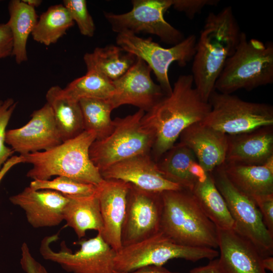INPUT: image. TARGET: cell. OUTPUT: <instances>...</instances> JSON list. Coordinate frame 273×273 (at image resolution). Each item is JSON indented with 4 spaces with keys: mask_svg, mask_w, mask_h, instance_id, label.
<instances>
[{
    "mask_svg": "<svg viewBox=\"0 0 273 273\" xmlns=\"http://www.w3.org/2000/svg\"><path fill=\"white\" fill-rule=\"evenodd\" d=\"M20 264L26 273H49L46 268L32 255L27 243L21 247Z\"/></svg>",
    "mask_w": 273,
    "mask_h": 273,
    "instance_id": "cell-36",
    "label": "cell"
},
{
    "mask_svg": "<svg viewBox=\"0 0 273 273\" xmlns=\"http://www.w3.org/2000/svg\"><path fill=\"white\" fill-rule=\"evenodd\" d=\"M63 5L68 10L73 21L76 22L81 34L92 37L95 25L85 0H64Z\"/></svg>",
    "mask_w": 273,
    "mask_h": 273,
    "instance_id": "cell-33",
    "label": "cell"
},
{
    "mask_svg": "<svg viewBox=\"0 0 273 273\" xmlns=\"http://www.w3.org/2000/svg\"><path fill=\"white\" fill-rule=\"evenodd\" d=\"M151 71L143 60L136 58L128 71L113 81L114 92L109 100L113 109L131 105L146 112L166 96L160 86L152 80Z\"/></svg>",
    "mask_w": 273,
    "mask_h": 273,
    "instance_id": "cell-14",
    "label": "cell"
},
{
    "mask_svg": "<svg viewBox=\"0 0 273 273\" xmlns=\"http://www.w3.org/2000/svg\"><path fill=\"white\" fill-rule=\"evenodd\" d=\"M254 202L260 211L266 228L273 235V194L257 198Z\"/></svg>",
    "mask_w": 273,
    "mask_h": 273,
    "instance_id": "cell-37",
    "label": "cell"
},
{
    "mask_svg": "<svg viewBox=\"0 0 273 273\" xmlns=\"http://www.w3.org/2000/svg\"><path fill=\"white\" fill-rule=\"evenodd\" d=\"M116 42L123 51L142 59L149 66L158 84L168 96L172 89L168 74L169 68L174 62L184 67L193 59L197 38L195 34H191L172 47L165 48L150 37L144 38L131 33L121 32L117 33Z\"/></svg>",
    "mask_w": 273,
    "mask_h": 273,
    "instance_id": "cell-10",
    "label": "cell"
},
{
    "mask_svg": "<svg viewBox=\"0 0 273 273\" xmlns=\"http://www.w3.org/2000/svg\"><path fill=\"white\" fill-rule=\"evenodd\" d=\"M262 264L265 269L273 271V257L268 256L262 258Z\"/></svg>",
    "mask_w": 273,
    "mask_h": 273,
    "instance_id": "cell-42",
    "label": "cell"
},
{
    "mask_svg": "<svg viewBox=\"0 0 273 273\" xmlns=\"http://www.w3.org/2000/svg\"><path fill=\"white\" fill-rule=\"evenodd\" d=\"M131 10L123 14L104 12L112 31L119 33H148L157 36L168 44L175 45L185 39L183 33L167 22L164 13L172 0H133Z\"/></svg>",
    "mask_w": 273,
    "mask_h": 273,
    "instance_id": "cell-11",
    "label": "cell"
},
{
    "mask_svg": "<svg viewBox=\"0 0 273 273\" xmlns=\"http://www.w3.org/2000/svg\"><path fill=\"white\" fill-rule=\"evenodd\" d=\"M114 273H181L179 272H173L169 270L163 266L159 265H148L139 268L134 271L130 272H117Z\"/></svg>",
    "mask_w": 273,
    "mask_h": 273,
    "instance_id": "cell-40",
    "label": "cell"
},
{
    "mask_svg": "<svg viewBox=\"0 0 273 273\" xmlns=\"http://www.w3.org/2000/svg\"><path fill=\"white\" fill-rule=\"evenodd\" d=\"M241 31L231 6L209 13L197 40L192 71L195 87L208 102L227 59L235 52Z\"/></svg>",
    "mask_w": 273,
    "mask_h": 273,
    "instance_id": "cell-2",
    "label": "cell"
},
{
    "mask_svg": "<svg viewBox=\"0 0 273 273\" xmlns=\"http://www.w3.org/2000/svg\"><path fill=\"white\" fill-rule=\"evenodd\" d=\"M7 22L13 38L12 55L20 64L27 60V42L37 22L35 9L20 0H12L8 5Z\"/></svg>",
    "mask_w": 273,
    "mask_h": 273,
    "instance_id": "cell-27",
    "label": "cell"
},
{
    "mask_svg": "<svg viewBox=\"0 0 273 273\" xmlns=\"http://www.w3.org/2000/svg\"><path fill=\"white\" fill-rule=\"evenodd\" d=\"M273 83V43L248 39L241 32L239 42L226 60L215 84L218 92L232 94L238 90H252Z\"/></svg>",
    "mask_w": 273,
    "mask_h": 273,
    "instance_id": "cell-5",
    "label": "cell"
},
{
    "mask_svg": "<svg viewBox=\"0 0 273 273\" xmlns=\"http://www.w3.org/2000/svg\"><path fill=\"white\" fill-rule=\"evenodd\" d=\"M58 238V235L44 237L41 241L39 252L45 260L60 265L71 273H114V251L98 235L77 244L80 246L75 253L65 246L59 251H54L51 243Z\"/></svg>",
    "mask_w": 273,
    "mask_h": 273,
    "instance_id": "cell-12",
    "label": "cell"
},
{
    "mask_svg": "<svg viewBox=\"0 0 273 273\" xmlns=\"http://www.w3.org/2000/svg\"><path fill=\"white\" fill-rule=\"evenodd\" d=\"M100 172L104 179L121 180L150 192L162 193L182 188L161 174L151 154L125 159Z\"/></svg>",
    "mask_w": 273,
    "mask_h": 273,
    "instance_id": "cell-17",
    "label": "cell"
},
{
    "mask_svg": "<svg viewBox=\"0 0 273 273\" xmlns=\"http://www.w3.org/2000/svg\"><path fill=\"white\" fill-rule=\"evenodd\" d=\"M29 187L35 190H53L72 197L93 195L96 193L98 187L63 176H57L52 180H33Z\"/></svg>",
    "mask_w": 273,
    "mask_h": 273,
    "instance_id": "cell-32",
    "label": "cell"
},
{
    "mask_svg": "<svg viewBox=\"0 0 273 273\" xmlns=\"http://www.w3.org/2000/svg\"><path fill=\"white\" fill-rule=\"evenodd\" d=\"M84 130L95 133L96 140L108 136L113 129L111 113L113 108L109 99L83 98L79 101Z\"/></svg>",
    "mask_w": 273,
    "mask_h": 273,
    "instance_id": "cell-30",
    "label": "cell"
},
{
    "mask_svg": "<svg viewBox=\"0 0 273 273\" xmlns=\"http://www.w3.org/2000/svg\"><path fill=\"white\" fill-rule=\"evenodd\" d=\"M22 1L26 5L34 9L35 8L39 7L42 3V1L41 0H22Z\"/></svg>",
    "mask_w": 273,
    "mask_h": 273,
    "instance_id": "cell-43",
    "label": "cell"
},
{
    "mask_svg": "<svg viewBox=\"0 0 273 273\" xmlns=\"http://www.w3.org/2000/svg\"><path fill=\"white\" fill-rule=\"evenodd\" d=\"M219 2L218 0H172V6L192 19L206 6L217 5Z\"/></svg>",
    "mask_w": 273,
    "mask_h": 273,
    "instance_id": "cell-35",
    "label": "cell"
},
{
    "mask_svg": "<svg viewBox=\"0 0 273 273\" xmlns=\"http://www.w3.org/2000/svg\"><path fill=\"white\" fill-rule=\"evenodd\" d=\"M223 167L233 186L254 201L273 194V157L261 165L224 164Z\"/></svg>",
    "mask_w": 273,
    "mask_h": 273,
    "instance_id": "cell-22",
    "label": "cell"
},
{
    "mask_svg": "<svg viewBox=\"0 0 273 273\" xmlns=\"http://www.w3.org/2000/svg\"><path fill=\"white\" fill-rule=\"evenodd\" d=\"M190 273H222L220 268L218 259H214L206 265L195 267Z\"/></svg>",
    "mask_w": 273,
    "mask_h": 273,
    "instance_id": "cell-39",
    "label": "cell"
},
{
    "mask_svg": "<svg viewBox=\"0 0 273 273\" xmlns=\"http://www.w3.org/2000/svg\"><path fill=\"white\" fill-rule=\"evenodd\" d=\"M191 192L203 212L217 228L233 229V219L211 173L197 180Z\"/></svg>",
    "mask_w": 273,
    "mask_h": 273,
    "instance_id": "cell-26",
    "label": "cell"
},
{
    "mask_svg": "<svg viewBox=\"0 0 273 273\" xmlns=\"http://www.w3.org/2000/svg\"><path fill=\"white\" fill-rule=\"evenodd\" d=\"M63 89L69 97L77 101L83 98L109 99L114 92L112 81L93 71H87Z\"/></svg>",
    "mask_w": 273,
    "mask_h": 273,
    "instance_id": "cell-31",
    "label": "cell"
},
{
    "mask_svg": "<svg viewBox=\"0 0 273 273\" xmlns=\"http://www.w3.org/2000/svg\"><path fill=\"white\" fill-rule=\"evenodd\" d=\"M136 59L135 56L115 45L97 47L83 56L87 71L97 72L112 81L124 74Z\"/></svg>",
    "mask_w": 273,
    "mask_h": 273,
    "instance_id": "cell-25",
    "label": "cell"
},
{
    "mask_svg": "<svg viewBox=\"0 0 273 273\" xmlns=\"http://www.w3.org/2000/svg\"><path fill=\"white\" fill-rule=\"evenodd\" d=\"M196 160L192 151L178 143L167 151L156 163L165 178L191 191L197 180L191 174L190 168Z\"/></svg>",
    "mask_w": 273,
    "mask_h": 273,
    "instance_id": "cell-28",
    "label": "cell"
},
{
    "mask_svg": "<svg viewBox=\"0 0 273 273\" xmlns=\"http://www.w3.org/2000/svg\"><path fill=\"white\" fill-rule=\"evenodd\" d=\"M25 212L34 228L56 226L63 221V211L69 198L55 191L35 190L29 186L9 198Z\"/></svg>",
    "mask_w": 273,
    "mask_h": 273,
    "instance_id": "cell-18",
    "label": "cell"
},
{
    "mask_svg": "<svg viewBox=\"0 0 273 273\" xmlns=\"http://www.w3.org/2000/svg\"><path fill=\"white\" fill-rule=\"evenodd\" d=\"M273 126L227 135L224 164L258 165L273 157Z\"/></svg>",
    "mask_w": 273,
    "mask_h": 273,
    "instance_id": "cell-21",
    "label": "cell"
},
{
    "mask_svg": "<svg viewBox=\"0 0 273 273\" xmlns=\"http://www.w3.org/2000/svg\"><path fill=\"white\" fill-rule=\"evenodd\" d=\"M63 142L50 105L34 111L23 126L7 130L6 143L20 155L49 150Z\"/></svg>",
    "mask_w": 273,
    "mask_h": 273,
    "instance_id": "cell-15",
    "label": "cell"
},
{
    "mask_svg": "<svg viewBox=\"0 0 273 273\" xmlns=\"http://www.w3.org/2000/svg\"><path fill=\"white\" fill-rule=\"evenodd\" d=\"M211 173L233 219V230L252 243L263 258L271 256L273 235L266 228L254 201L233 186L225 173L223 165Z\"/></svg>",
    "mask_w": 273,
    "mask_h": 273,
    "instance_id": "cell-9",
    "label": "cell"
},
{
    "mask_svg": "<svg viewBox=\"0 0 273 273\" xmlns=\"http://www.w3.org/2000/svg\"><path fill=\"white\" fill-rule=\"evenodd\" d=\"M193 85L192 74L180 75L171 93L142 117L143 124L155 135L151 155L155 162L175 144L186 128L203 121L210 111L209 103L202 99Z\"/></svg>",
    "mask_w": 273,
    "mask_h": 273,
    "instance_id": "cell-1",
    "label": "cell"
},
{
    "mask_svg": "<svg viewBox=\"0 0 273 273\" xmlns=\"http://www.w3.org/2000/svg\"><path fill=\"white\" fill-rule=\"evenodd\" d=\"M130 184L118 179H104L98 186L103 228L99 234L116 252L122 247L121 230Z\"/></svg>",
    "mask_w": 273,
    "mask_h": 273,
    "instance_id": "cell-16",
    "label": "cell"
},
{
    "mask_svg": "<svg viewBox=\"0 0 273 273\" xmlns=\"http://www.w3.org/2000/svg\"><path fill=\"white\" fill-rule=\"evenodd\" d=\"M96 140L95 133L84 130L49 150L20 155L22 163L32 165L27 177L44 180L53 176H63L98 186L104 179L89 154Z\"/></svg>",
    "mask_w": 273,
    "mask_h": 273,
    "instance_id": "cell-3",
    "label": "cell"
},
{
    "mask_svg": "<svg viewBox=\"0 0 273 273\" xmlns=\"http://www.w3.org/2000/svg\"><path fill=\"white\" fill-rule=\"evenodd\" d=\"M145 112L139 109L125 117L115 118L112 132L91 145L90 159L99 171L134 156L151 154L154 141L153 132L142 122Z\"/></svg>",
    "mask_w": 273,
    "mask_h": 273,
    "instance_id": "cell-6",
    "label": "cell"
},
{
    "mask_svg": "<svg viewBox=\"0 0 273 273\" xmlns=\"http://www.w3.org/2000/svg\"><path fill=\"white\" fill-rule=\"evenodd\" d=\"M74 24L63 4L52 6L40 15L31 35L35 41L49 46L57 42Z\"/></svg>",
    "mask_w": 273,
    "mask_h": 273,
    "instance_id": "cell-29",
    "label": "cell"
},
{
    "mask_svg": "<svg viewBox=\"0 0 273 273\" xmlns=\"http://www.w3.org/2000/svg\"><path fill=\"white\" fill-rule=\"evenodd\" d=\"M22 163V157L19 156H13L3 165L0 170V182L5 175L15 165Z\"/></svg>",
    "mask_w": 273,
    "mask_h": 273,
    "instance_id": "cell-41",
    "label": "cell"
},
{
    "mask_svg": "<svg viewBox=\"0 0 273 273\" xmlns=\"http://www.w3.org/2000/svg\"><path fill=\"white\" fill-rule=\"evenodd\" d=\"M180 143L194 153L204 170L211 173L225 163L227 135L201 122L186 128L180 134Z\"/></svg>",
    "mask_w": 273,
    "mask_h": 273,
    "instance_id": "cell-20",
    "label": "cell"
},
{
    "mask_svg": "<svg viewBox=\"0 0 273 273\" xmlns=\"http://www.w3.org/2000/svg\"><path fill=\"white\" fill-rule=\"evenodd\" d=\"M214 249L177 244L160 232L138 243L122 247L116 252L114 268L117 272H130L148 265L163 266L169 260L184 259L192 262L218 257Z\"/></svg>",
    "mask_w": 273,
    "mask_h": 273,
    "instance_id": "cell-8",
    "label": "cell"
},
{
    "mask_svg": "<svg viewBox=\"0 0 273 273\" xmlns=\"http://www.w3.org/2000/svg\"><path fill=\"white\" fill-rule=\"evenodd\" d=\"M162 206L161 193L146 191L130 184L121 230L122 247L160 232Z\"/></svg>",
    "mask_w": 273,
    "mask_h": 273,
    "instance_id": "cell-13",
    "label": "cell"
},
{
    "mask_svg": "<svg viewBox=\"0 0 273 273\" xmlns=\"http://www.w3.org/2000/svg\"><path fill=\"white\" fill-rule=\"evenodd\" d=\"M68 197L63 211L66 225L72 229L79 239L84 237L87 230L101 233L103 223L97 192L88 196Z\"/></svg>",
    "mask_w": 273,
    "mask_h": 273,
    "instance_id": "cell-24",
    "label": "cell"
},
{
    "mask_svg": "<svg viewBox=\"0 0 273 273\" xmlns=\"http://www.w3.org/2000/svg\"><path fill=\"white\" fill-rule=\"evenodd\" d=\"M162 211L160 232L183 246L218 247L217 229L206 216L192 192L181 188L161 193Z\"/></svg>",
    "mask_w": 273,
    "mask_h": 273,
    "instance_id": "cell-4",
    "label": "cell"
},
{
    "mask_svg": "<svg viewBox=\"0 0 273 273\" xmlns=\"http://www.w3.org/2000/svg\"><path fill=\"white\" fill-rule=\"evenodd\" d=\"M208 102L210 111L200 122L226 135L273 126V107L270 104L248 102L216 90L211 94Z\"/></svg>",
    "mask_w": 273,
    "mask_h": 273,
    "instance_id": "cell-7",
    "label": "cell"
},
{
    "mask_svg": "<svg viewBox=\"0 0 273 273\" xmlns=\"http://www.w3.org/2000/svg\"><path fill=\"white\" fill-rule=\"evenodd\" d=\"M217 229L222 273H266L263 257L252 243L233 229Z\"/></svg>",
    "mask_w": 273,
    "mask_h": 273,
    "instance_id": "cell-19",
    "label": "cell"
},
{
    "mask_svg": "<svg viewBox=\"0 0 273 273\" xmlns=\"http://www.w3.org/2000/svg\"><path fill=\"white\" fill-rule=\"evenodd\" d=\"M13 38L8 23L0 24V59L12 55Z\"/></svg>",
    "mask_w": 273,
    "mask_h": 273,
    "instance_id": "cell-38",
    "label": "cell"
},
{
    "mask_svg": "<svg viewBox=\"0 0 273 273\" xmlns=\"http://www.w3.org/2000/svg\"><path fill=\"white\" fill-rule=\"evenodd\" d=\"M62 142L73 139L84 131L79 101L69 97L58 85L51 87L46 95Z\"/></svg>",
    "mask_w": 273,
    "mask_h": 273,
    "instance_id": "cell-23",
    "label": "cell"
},
{
    "mask_svg": "<svg viewBox=\"0 0 273 273\" xmlns=\"http://www.w3.org/2000/svg\"><path fill=\"white\" fill-rule=\"evenodd\" d=\"M17 105L12 98L0 100V170L15 152L6 145V128Z\"/></svg>",
    "mask_w": 273,
    "mask_h": 273,
    "instance_id": "cell-34",
    "label": "cell"
}]
</instances>
